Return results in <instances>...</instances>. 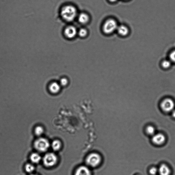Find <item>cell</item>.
Listing matches in <instances>:
<instances>
[{
    "label": "cell",
    "mask_w": 175,
    "mask_h": 175,
    "mask_svg": "<svg viewBox=\"0 0 175 175\" xmlns=\"http://www.w3.org/2000/svg\"><path fill=\"white\" fill-rule=\"evenodd\" d=\"M77 15V11L74 6L67 5L62 8L61 15L64 20L67 22H71L75 19Z\"/></svg>",
    "instance_id": "1"
},
{
    "label": "cell",
    "mask_w": 175,
    "mask_h": 175,
    "mask_svg": "<svg viewBox=\"0 0 175 175\" xmlns=\"http://www.w3.org/2000/svg\"><path fill=\"white\" fill-rule=\"evenodd\" d=\"M118 26L117 22L113 19H109L105 21L103 27V31L108 34L113 33L117 30Z\"/></svg>",
    "instance_id": "2"
},
{
    "label": "cell",
    "mask_w": 175,
    "mask_h": 175,
    "mask_svg": "<svg viewBox=\"0 0 175 175\" xmlns=\"http://www.w3.org/2000/svg\"><path fill=\"white\" fill-rule=\"evenodd\" d=\"M34 147L36 149L40 152H45L49 148L50 144L46 139L39 138L35 141Z\"/></svg>",
    "instance_id": "3"
},
{
    "label": "cell",
    "mask_w": 175,
    "mask_h": 175,
    "mask_svg": "<svg viewBox=\"0 0 175 175\" xmlns=\"http://www.w3.org/2000/svg\"><path fill=\"white\" fill-rule=\"evenodd\" d=\"M101 160V156L96 153L90 154L86 159V162L88 165L92 167H96L100 164Z\"/></svg>",
    "instance_id": "4"
},
{
    "label": "cell",
    "mask_w": 175,
    "mask_h": 175,
    "mask_svg": "<svg viewBox=\"0 0 175 175\" xmlns=\"http://www.w3.org/2000/svg\"><path fill=\"white\" fill-rule=\"evenodd\" d=\"M57 160V156L53 153H48L44 156L43 162L47 167H52L55 164Z\"/></svg>",
    "instance_id": "5"
},
{
    "label": "cell",
    "mask_w": 175,
    "mask_h": 175,
    "mask_svg": "<svg viewBox=\"0 0 175 175\" xmlns=\"http://www.w3.org/2000/svg\"><path fill=\"white\" fill-rule=\"evenodd\" d=\"M160 106L163 111L166 112L172 111L175 107V103L172 99L166 98L161 103Z\"/></svg>",
    "instance_id": "6"
},
{
    "label": "cell",
    "mask_w": 175,
    "mask_h": 175,
    "mask_svg": "<svg viewBox=\"0 0 175 175\" xmlns=\"http://www.w3.org/2000/svg\"><path fill=\"white\" fill-rule=\"evenodd\" d=\"M152 140L155 144L160 145L165 141L166 137L162 133H157L153 135Z\"/></svg>",
    "instance_id": "7"
},
{
    "label": "cell",
    "mask_w": 175,
    "mask_h": 175,
    "mask_svg": "<svg viewBox=\"0 0 175 175\" xmlns=\"http://www.w3.org/2000/svg\"><path fill=\"white\" fill-rule=\"evenodd\" d=\"M77 34V30L75 27L73 26H68L64 30V34L65 36L69 38H73Z\"/></svg>",
    "instance_id": "8"
},
{
    "label": "cell",
    "mask_w": 175,
    "mask_h": 175,
    "mask_svg": "<svg viewBox=\"0 0 175 175\" xmlns=\"http://www.w3.org/2000/svg\"><path fill=\"white\" fill-rule=\"evenodd\" d=\"M90 170L86 166H82L78 168L75 175H91Z\"/></svg>",
    "instance_id": "9"
},
{
    "label": "cell",
    "mask_w": 175,
    "mask_h": 175,
    "mask_svg": "<svg viewBox=\"0 0 175 175\" xmlns=\"http://www.w3.org/2000/svg\"><path fill=\"white\" fill-rule=\"evenodd\" d=\"M158 170L160 175H170V169L166 165L164 164H161Z\"/></svg>",
    "instance_id": "10"
},
{
    "label": "cell",
    "mask_w": 175,
    "mask_h": 175,
    "mask_svg": "<svg viewBox=\"0 0 175 175\" xmlns=\"http://www.w3.org/2000/svg\"><path fill=\"white\" fill-rule=\"evenodd\" d=\"M60 85L57 82H53L50 85L49 87V90L53 94H56L60 91Z\"/></svg>",
    "instance_id": "11"
},
{
    "label": "cell",
    "mask_w": 175,
    "mask_h": 175,
    "mask_svg": "<svg viewBox=\"0 0 175 175\" xmlns=\"http://www.w3.org/2000/svg\"><path fill=\"white\" fill-rule=\"evenodd\" d=\"M117 30L118 34L122 36H125L128 35L129 32L128 28L124 25L118 26Z\"/></svg>",
    "instance_id": "12"
},
{
    "label": "cell",
    "mask_w": 175,
    "mask_h": 175,
    "mask_svg": "<svg viewBox=\"0 0 175 175\" xmlns=\"http://www.w3.org/2000/svg\"><path fill=\"white\" fill-rule=\"evenodd\" d=\"M78 19L80 23L84 24L89 21V17L85 13H81L79 15Z\"/></svg>",
    "instance_id": "13"
},
{
    "label": "cell",
    "mask_w": 175,
    "mask_h": 175,
    "mask_svg": "<svg viewBox=\"0 0 175 175\" xmlns=\"http://www.w3.org/2000/svg\"><path fill=\"white\" fill-rule=\"evenodd\" d=\"M30 159L32 162L36 164L40 162L41 159V157L37 153H33L30 156Z\"/></svg>",
    "instance_id": "14"
},
{
    "label": "cell",
    "mask_w": 175,
    "mask_h": 175,
    "mask_svg": "<svg viewBox=\"0 0 175 175\" xmlns=\"http://www.w3.org/2000/svg\"><path fill=\"white\" fill-rule=\"evenodd\" d=\"M61 145V142L59 140H55L52 142V147L54 151H57L60 149Z\"/></svg>",
    "instance_id": "15"
},
{
    "label": "cell",
    "mask_w": 175,
    "mask_h": 175,
    "mask_svg": "<svg viewBox=\"0 0 175 175\" xmlns=\"http://www.w3.org/2000/svg\"><path fill=\"white\" fill-rule=\"evenodd\" d=\"M146 131L149 135H153L155 133V130L153 127L149 125L147 127Z\"/></svg>",
    "instance_id": "16"
},
{
    "label": "cell",
    "mask_w": 175,
    "mask_h": 175,
    "mask_svg": "<svg viewBox=\"0 0 175 175\" xmlns=\"http://www.w3.org/2000/svg\"><path fill=\"white\" fill-rule=\"evenodd\" d=\"M35 168L33 165L28 164L26 165L25 166V170L28 173H32L34 170Z\"/></svg>",
    "instance_id": "17"
},
{
    "label": "cell",
    "mask_w": 175,
    "mask_h": 175,
    "mask_svg": "<svg viewBox=\"0 0 175 175\" xmlns=\"http://www.w3.org/2000/svg\"><path fill=\"white\" fill-rule=\"evenodd\" d=\"M44 129L41 126H37L35 128V132L36 135L40 136L43 133Z\"/></svg>",
    "instance_id": "18"
},
{
    "label": "cell",
    "mask_w": 175,
    "mask_h": 175,
    "mask_svg": "<svg viewBox=\"0 0 175 175\" xmlns=\"http://www.w3.org/2000/svg\"><path fill=\"white\" fill-rule=\"evenodd\" d=\"M171 61H170L165 60L163 61L162 63V67L164 69H168L171 65Z\"/></svg>",
    "instance_id": "19"
},
{
    "label": "cell",
    "mask_w": 175,
    "mask_h": 175,
    "mask_svg": "<svg viewBox=\"0 0 175 175\" xmlns=\"http://www.w3.org/2000/svg\"><path fill=\"white\" fill-rule=\"evenodd\" d=\"M79 35L80 36L84 37L86 36L87 34V31L85 29L81 28L79 32Z\"/></svg>",
    "instance_id": "20"
},
{
    "label": "cell",
    "mask_w": 175,
    "mask_h": 175,
    "mask_svg": "<svg viewBox=\"0 0 175 175\" xmlns=\"http://www.w3.org/2000/svg\"><path fill=\"white\" fill-rule=\"evenodd\" d=\"M158 172V170L156 167H152L149 170V173L152 175H155Z\"/></svg>",
    "instance_id": "21"
},
{
    "label": "cell",
    "mask_w": 175,
    "mask_h": 175,
    "mask_svg": "<svg viewBox=\"0 0 175 175\" xmlns=\"http://www.w3.org/2000/svg\"><path fill=\"white\" fill-rule=\"evenodd\" d=\"M68 83V81L66 78H63L60 81V85L62 86H67Z\"/></svg>",
    "instance_id": "22"
},
{
    "label": "cell",
    "mask_w": 175,
    "mask_h": 175,
    "mask_svg": "<svg viewBox=\"0 0 175 175\" xmlns=\"http://www.w3.org/2000/svg\"><path fill=\"white\" fill-rule=\"evenodd\" d=\"M170 61L171 62L175 63V50L171 53L169 56Z\"/></svg>",
    "instance_id": "23"
},
{
    "label": "cell",
    "mask_w": 175,
    "mask_h": 175,
    "mask_svg": "<svg viewBox=\"0 0 175 175\" xmlns=\"http://www.w3.org/2000/svg\"><path fill=\"white\" fill-rule=\"evenodd\" d=\"M172 112V116L173 118H175V110H173Z\"/></svg>",
    "instance_id": "24"
},
{
    "label": "cell",
    "mask_w": 175,
    "mask_h": 175,
    "mask_svg": "<svg viewBox=\"0 0 175 175\" xmlns=\"http://www.w3.org/2000/svg\"><path fill=\"white\" fill-rule=\"evenodd\" d=\"M109 1L111 2H115L116 1L118 0H109Z\"/></svg>",
    "instance_id": "25"
},
{
    "label": "cell",
    "mask_w": 175,
    "mask_h": 175,
    "mask_svg": "<svg viewBox=\"0 0 175 175\" xmlns=\"http://www.w3.org/2000/svg\"><path fill=\"white\" fill-rule=\"evenodd\" d=\"M30 175H37L35 174H32Z\"/></svg>",
    "instance_id": "26"
}]
</instances>
